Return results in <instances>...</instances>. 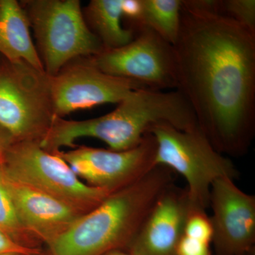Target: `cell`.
<instances>
[{
	"label": "cell",
	"instance_id": "obj_20",
	"mask_svg": "<svg viewBox=\"0 0 255 255\" xmlns=\"http://www.w3.org/2000/svg\"><path fill=\"white\" fill-rule=\"evenodd\" d=\"M182 6L196 14L222 15V0H183Z\"/></svg>",
	"mask_w": 255,
	"mask_h": 255
},
{
	"label": "cell",
	"instance_id": "obj_22",
	"mask_svg": "<svg viewBox=\"0 0 255 255\" xmlns=\"http://www.w3.org/2000/svg\"><path fill=\"white\" fill-rule=\"evenodd\" d=\"M41 252L38 248H29L21 246L0 229V255L12 253L23 255H35Z\"/></svg>",
	"mask_w": 255,
	"mask_h": 255
},
{
	"label": "cell",
	"instance_id": "obj_28",
	"mask_svg": "<svg viewBox=\"0 0 255 255\" xmlns=\"http://www.w3.org/2000/svg\"></svg>",
	"mask_w": 255,
	"mask_h": 255
},
{
	"label": "cell",
	"instance_id": "obj_25",
	"mask_svg": "<svg viewBox=\"0 0 255 255\" xmlns=\"http://www.w3.org/2000/svg\"><path fill=\"white\" fill-rule=\"evenodd\" d=\"M103 255H132L129 253L127 250L126 249H117L113 250L108 252V253H105Z\"/></svg>",
	"mask_w": 255,
	"mask_h": 255
},
{
	"label": "cell",
	"instance_id": "obj_10",
	"mask_svg": "<svg viewBox=\"0 0 255 255\" xmlns=\"http://www.w3.org/2000/svg\"><path fill=\"white\" fill-rule=\"evenodd\" d=\"M141 84L101 71L87 58L72 60L51 77L55 117L65 119L75 111L104 104H119Z\"/></svg>",
	"mask_w": 255,
	"mask_h": 255
},
{
	"label": "cell",
	"instance_id": "obj_17",
	"mask_svg": "<svg viewBox=\"0 0 255 255\" xmlns=\"http://www.w3.org/2000/svg\"><path fill=\"white\" fill-rule=\"evenodd\" d=\"M0 161V229L18 244L26 248H38L36 241L32 238L18 219L17 213L6 177Z\"/></svg>",
	"mask_w": 255,
	"mask_h": 255
},
{
	"label": "cell",
	"instance_id": "obj_4",
	"mask_svg": "<svg viewBox=\"0 0 255 255\" xmlns=\"http://www.w3.org/2000/svg\"><path fill=\"white\" fill-rule=\"evenodd\" d=\"M19 3L33 30L44 71L50 77L72 60L105 50L87 26L80 0H23Z\"/></svg>",
	"mask_w": 255,
	"mask_h": 255
},
{
	"label": "cell",
	"instance_id": "obj_13",
	"mask_svg": "<svg viewBox=\"0 0 255 255\" xmlns=\"http://www.w3.org/2000/svg\"><path fill=\"white\" fill-rule=\"evenodd\" d=\"M5 177L18 219L36 241L49 246L84 215L43 191Z\"/></svg>",
	"mask_w": 255,
	"mask_h": 255
},
{
	"label": "cell",
	"instance_id": "obj_21",
	"mask_svg": "<svg viewBox=\"0 0 255 255\" xmlns=\"http://www.w3.org/2000/svg\"><path fill=\"white\" fill-rule=\"evenodd\" d=\"M176 255H213L211 244L183 235L178 244Z\"/></svg>",
	"mask_w": 255,
	"mask_h": 255
},
{
	"label": "cell",
	"instance_id": "obj_3",
	"mask_svg": "<svg viewBox=\"0 0 255 255\" xmlns=\"http://www.w3.org/2000/svg\"><path fill=\"white\" fill-rule=\"evenodd\" d=\"M172 171L155 166L145 175L110 194L48 246L50 255H103L127 249L156 201L173 184Z\"/></svg>",
	"mask_w": 255,
	"mask_h": 255
},
{
	"label": "cell",
	"instance_id": "obj_23",
	"mask_svg": "<svg viewBox=\"0 0 255 255\" xmlns=\"http://www.w3.org/2000/svg\"><path fill=\"white\" fill-rule=\"evenodd\" d=\"M122 11L123 18L130 23V26L128 28L133 31L141 16V0H122Z\"/></svg>",
	"mask_w": 255,
	"mask_h": 255
},
{
	"label": "cell",
	"instance_id": "obj_14",
	"mask_svg": "<svg viewBox=\"0 0 255 255\" xmlns=\"http://www.w3.org/2000/svg\"><path fill=\"white\" fill-rule=\"evenodd\" d=\"M27 16L16 0H0V56L8 61H25L43 70L30 31Z\"/></svg>",
	"mask_w": 255,
	"mask_h": 255
},
{
	"label": "cell",
	"instance_id": "obj_19",
	"mask_svg": "<svg viewBox=\"0 0 255 255\" xmlns=\"http://www.w3.org/2000/svg\"><path fill=\"white\" fill-rule=\"evenodd\" d=\"M184 236L212 243L213 231L211 219L206 213V210L191 209L188 216Z\"/></svg>",
	"mask_w": 255,
	"mask_h": 255
},
{
	"label": "cell",
	"instance_id": "obj_27",
	"mask_svg": "<svg viewBox=\"0 0 255 255\" xmlns=\"http://www.w3.org/2000/svg\"><path fill=\"white\" fill-rule=\"evenodd\" d=\"M23 255L16 254V253H12V254H6V255Z\"/></svg>",
	"mask_w": 255,
	"mask_h": 255
},
{
	"label": "cell",
	"instance_id": "obj_18",
	"mask_svg": "<svg viewBox=\"0 0 255 255\" xmlns=\"http://www.w3.org/2000/svg\"><path fill=\"white\" fill-rule=\"evenodd\" d=\"M222 15L255 34V0H222Z\"/></svg>",
	"mask_w": 255,
	"mask_h": 255
},
{
	"label": "cell",
	"instance_id": "obj_26",
	"mask_svg": "<svg viewBox=\"0 0 255 255\" xmlns=\"http://www.w3.org/2000/svg\"><path fill=\"white\" fill-rule=\"evenodd\" d=\"M35 255H50L49 252H48V253H42V252H41V253H38V254Z\"/></svg>",
	"mask_w": 255,
	"mask_h": 255
},
{
	"label": "cell",
	"instance_id": "obj_6",
	"mask_svg": "<svg viewBox=\"0 0 255 255\" xmlns=\"http://www.w3.org/2000/svg\"><path fill=\"white\" fill-rule=\"evenodd\" d=\"M51 77L0 56V125L16 141L41 142L55 119Z\"/></svg>",
	"mask_w": 255,
	"mask_h": 255
},
{
	"label": "cell",
	"instance_id": "obj_7",
	"mask_svg": "<svg viewBox=\"0 0 255 255\" xmlns=\"http://www.w3.org/2000/svg\"><path fill=\"white\" fill-rule=\"evenodd\" d=\"M5 175L63 201L85 214L113 192L87 185L58 154L39 141H16L1 161Z\"/></svg>",
	"mask_w": 255,
	"mask_h": 255
},
{
	"label": "cell",
	"instance_id": "obj_2",
	"mask_svg": "<svg viewBox=\"0 0 255 255\" xmlns=\"http://www.w3.org/2000/svg\"><path fill=\"white\" fill-rule=\"evenodd\" d=\"M110 113L83 121L55 117L40 144L56 153L62 147H75L80 137L105 142L110 150L124 151L137 147L152 126L168 124L181 130L198 128L195 116L178 90L164 92L140 88L130 92Z\"/></svg>",
	"mask_w": 255,
	"mask_h": 255
},
{
	"label": "cell",
	"instance_id": "obj_1",
	"mask_svg": "<svg viewBox=\"0 0 255 255\" xmlns=\"http://www.w3.org/2000/svg\"><path fill=\"white\" fill-rule=\"evenodd\" d=\"M177 89L224 155H245L255 132V34L232 18L182 9L174 45Z\"/></svg>",
	"mask_w": 255,
	"mask_h": 255
},
{
	"label": "cell",
	"instance_id": "obj_16",
	"mask_svg": "<svg viewBox=\"0 0 255 255\" xmlns=\"http://www.w3.org/2000/svg\"><path fill=\"white\" fill-rule=\"evenodd\" d=\"M140 26L150 28L174 46L179 37L182 18L181 0H141Z\"/></svg>",
	"mask_w": 255,
	"mask_h": 255
},
{
	"label": "cell",
	"instance_id": "obj_8",
	"mask_svg": "<svg viewBox=\"0 0 255 255\" xmlns=\"http://www.w3.org/2000/svg\"><path fill=\"white\" fill-rule=\"evenodd\" d=\"M134 33L133 39L125 46L104 50L87 60L104 73L134 80L146 88L177 89L173 46L146 26Z\"/></svg>",
	"mask_w": 255,
	"mask_h": 255
},
{
	"label": "cell",
	"instance_id": "obj_5",
	"mask_svg": "<svg viewBox=\"0 0 255 255\" xmlns=\"http://www.w3.org/2000/svg\"><path fill=\"white\" fill-rule=\"evenodd\" d=\"M148 132L155 140L156 166L184 178L193 209L209 207L210 190L216 179H236L239 174L232 161L215 148L200 128L181 130L168 124H158Z\"/></svg>",
	"mask_w": 255,
	"mask_h": 255
},
{
	"label": "cell",
	"instance_id": "obj_9",
	"mask_svg": "<svg viewBox=\"0 0 255 255\" xmlns=\"http://www.w3.org/2000/svg\"><path fill=\"white\" fill-rule=\"evenodd\" d=\"M58 154L87 185L110 192L138 180L156 166V142L150 132L137 147L130 150L78 146Z\"/></svg>",
	"mask_w": 255,
	"mask_h": 255
},
{
	"label": "cell",
	"instance_id": "obj_15",
	"mask_svg": "<svg viewBox=\"0 0 255 255\" xmlns=\"http://www.w3.org/2000/svg\"><path fill=\"white\" fill-rule=\"evenodd\" d=\"M82 12L87 26L105 50L125 46L135 37L131 29L122 26V0H91Z\"/></svg>",
	"mask_w": 255,
	"mask_h": 255
},
{
	"label": "cell",
	"instance_id": "obj_24",
	"mask_svg": "<svg viewBox=\"0 0 255 255\" xmlns=\"http://www.w3.org/2000/svg\"><path fill=\"white\" fill-rule=\"evenodd\" d=\"M16 142L14 136L9 130L0 125V161L8 148Z\"/></svg>",
	"mask_w": 255,
	"mask_h": 255
},
{
	"label": "cell",
	"instance_id": "obj_11",
	"mask_svg": "<svg viewBox=\"0 0 255 255\" xmlns=\"http://www.w3.org/2000/svg\"><path fill=\"white\" fill-rule=\"evenodd\" d=\"M210 217L216 255H251L255 243V196L247 194L235 179H216L210 190Z\"/></svg>",
	"mask_w": 255,
	"mask_h": 255
},
{
	"label": "cell",
	"instance_id": "obj_12",
	"mask_svg": "<svg viewBox=\"0 0 255 255\" xmlns=\"http://www.w3.org/2000/svg\"><path fill=\"white\" fill-rule=\"evenodd\" d=\"M191 209L187 188L172 184L159 196L126 250L132 255H176Z\"/></svg>",
	"mask_w": 255,
	"mask_h": 255
}]
</instances>
